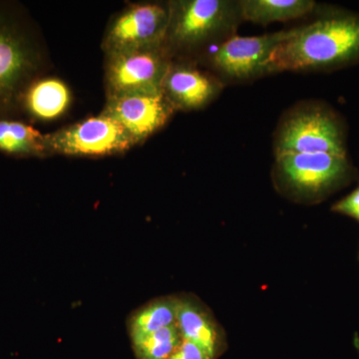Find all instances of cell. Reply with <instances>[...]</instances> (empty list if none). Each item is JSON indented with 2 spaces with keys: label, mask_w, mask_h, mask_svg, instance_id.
<instances>
[{
  "label": "cell",
  "mask_w": 359,
  "mask_h": 359,
  "mask_svg": "<svg viewBox=\"0 0 359 359\" xmlns=\"http://www.w3.org/2000/svg\"><path fill=\"white\" fill-rule=\"evenodd\" d=\"M175 112L173 105L161 91L108 97L102 113L121 125L137 145L162 129Z\"/></svg>",
  "instance_id": "30bf717a"
},
{
  "label": "cell",
  "mask_w": 359,
  "mask_h": 359,
  "mask_svg": "<svg viewBox=\"0 0 359 359\" xmlns=\"http://www.w3.org/2000/svg\"><path fill=\"white\" fill-rule=\"evenodd\" d=\"M294 28L259 36H236L203 56L205 65L224 85L244 84L271 74L269 61Z\"/></svg>",
  "instance_id": "8992f818"
},
{
  "label": "cell",
  "mask_w": 359,
  "mask_h": 359,
  "mask_svg": "<svg viewBox=\"0 0 359 359\" xmlns=\"http://www.w3.org/2000/svg\"><path fill=\"white\" fill-rule=\"evenodd\" d=\"M359 61V15L321 16L294 33L273 52L269 72H311Z\"/></svg>",
  "instance_id": "6da1fadb"
},
{
  "label": "cell",
  "mask_w": 359,
  "mask_h": 359,
  "mask_svg": "<svg viewBox=\"0 0 359 359\" xmlns=\"http://www.w3.org/2000/svg\"><path fill=\"white\" fill-rule=\"evenodd\" d=\"M165 47L173 59L204 56L237 35L244 22L240 0H173L168 2Z\"/></svg>",
  "instance_id": "7a4b0ae2"
},
{
  "label": "cell",
  "mask_w": 359,
  "mask_h": 359,
  "mask_svg": "<svg viewBox=\"0 0 359 359\" xmlns=\"http://www.w3.org/2000/svg\"><path fill=\"white\" fill-rule=\"evenodd\" d=\"M177 294L163 295L151 299L130 314L127 328L130 339L152 334L177 323Z\"/></svg>",
  "instance_id": "2e32d148"
},
{
  "label": "cell",
  "mask_w": 359,
  "mask_h": 359,
  "mask_svg": "<svg viewBox=\"0 0 359 359\" xmlns=\"http://www.w3.org/2000/svg\"><path fill=\"white\" fill-rule=\"evenodd\" d=\"M224 87L218 78L200 69L193 60L173 59L162 90L175 110L195 111L216 100Z\"/></svg>",
  "instance_id": "8fae6325"
},
{
  "label": "cell",
  "mask_w": 359,
  "mask_h": 359,
  "mask_svg": "<svg viewBox=\"0 0 359 359\" xmlns=\"http://www.w3.org/2000/svg\"><path fill=\"white\" fill-rule=\"evenodd\" d=\"M332 211L346 215L359 222V186L353 193L334 204Z\"/></svg>",
  "instance_id": "d6986e66"
},
{
  "label": "cell",
  "mask_w": 359,
  "mask_h": 359,
  "mask_svg": "<svg viewBox=\"0 0 359 359\" xmlns=\"http://www.w3.org/2000/svg\"><path fill=\"white\" fill-rule=\"evenodd\" d=\"M0 153L13 158L49 156L45 134L16 118H0Z\"/></svg>",
  "instance_id": "5bb4252c"
},
{
  "label": "cell",
  "mask_w": 359,
  "mask_h": 359,
  "mask_svg": "<svg viewBox=\"0 0 359 359\" xmlns=\"http://www.w3.org/2000/svg\"><path fill=\"white\" fill-rule=\"evenodd\" d=\"M173 57L165 45L106 54L108 97L133 92H161Z\"/></svg>",
  "instance_id": "ba28073f"
},
{
  "label": "cell",
  "mask_w": 359,
  "mask_h": 359,
  "mask_svg": "<svg viewBox=\"0 0 359 359\" xmlns=\"http://www.w3.org/2000/svg\"><path fill=\"white\" fill-rule=\"evenodd\" d=\"M71 103L67 85L58 78L39 77L33 80L20 99V114L39 121H50L65 114Z\"/></svg>",
  "instance_id": "4fadbf2b"
},
{
  "label": "cell",
  "mask_w": 359,
  "mask_h": 359,
  "mask_svg": "<svg viewBox=\"0 0 359 359\" xmlns=\"http://www.w3.org/2000/svg\"><path fill=\"white\" fill-rule=\"evenodd\" d=\"M177 325L184 339L202 346L215 359L228 348L226 332L211 309L193 294H178Z\"/></svg>",
  "instance_id": "7c38bea8"
},
{
  "label": "cell",
  "mask_w": 359,
  "mask_h": 359,
  "mask_svg": "<svg viewBox=\"0 0 359 359\" xmlns=\"http://www.w3.org/2000/svg\"><path fill=\"white\" fill-rule=\"evenodd\" d=\"M243 20L268 25L304 18L316 7L313 0H240Z\"/></svg>",
  "instance_id": "9a60e30c"
},
{
  "label": "cell",
  "mask_w": 359,
  "mask_h": 359,
  "mask_svg": "<svg viewBox=\"0 0 359 359\" xmlns=\"http://www.w3.org/2000/svg\"><path fill=\"white\" fill-rule=\"evenodd\" d=\"M130 339L136 359H170L184 340L177 323Z\"/></svg>",
  "instance_id": "e0dca14e"
},
{
  "label": "cell",
  "mask_w": 359,
  "mask_h": 359,
  "mask_svg": "<svg viewBox=\"0 0 359 359\" xmlns=\"http://www.w3.org/2000/svg\"><path fill=\"white\" fill-rule=\"evenodd\" d=\"M275 157L325 153L346 156L344 133L337 118L320 104L302 102L287 110L273 134Z\"/></svg>",
  "instance_id": "5b68a950"
},
{
  "label": "cell",
  "mask_w": 359,
  "mask_h": 359,
  "mask_svg": "<svg viewBox=\"0 0 359 359\" xmlns=\"http://www.w3.org/2000/svg\"><path fill=\"white\" fill-rule=\"evenodd\" d=\"M170 359H215L202 346L184 339Z\"/></svg>",
  "instance_id": "ac0fdd59"
},
{
  "label": "cell",
  "mask_w": 359,
  "mask_h": 359,
  "mask_svg": "<svg viewBox=\"0 0 359 359\" xmlns=\"http://www.w3.org/2000/svg\"><path fill=\"white\" fill-rule=\"evenodd\" d=\"M346 156L309 153L276 157L271 179L283 197L302 205L325 199L348 178Z\"/></svg>",
  "instance_id": "277c9868"
},
{
  "label": "cell",
  "mask_w": 359,
  "mask_h": 359,
  "mask_svg": "<svg viewBox=\"0 0 359 359\" xmlns=\"http://www.w3.org/2000/svg\"><path fill=\"white\" fill-rule=\"evenodd\" d=\"M169 25V7L154 2L133 4L113 18L103 40L106 54L162 46Z\"/></svg>",
  "instance_id": "9c48e42d"
},
{
  "label": "cell",
  "mask_w": 359,
  "mask_h": 359,
  "mask_svg": "<svg viewBox=\"0 0 359 359\" xmlns=\"http://www.w3.org/2000/svg\"><path fill=\"white\" fill-rule=\"evenodd\" d=\"M36 33L22 7L0 1V118L20 114V99L43 70Z\"/></svg>",
  "instance_id": "3957f363"
},
{
  "label": "cell",
  "mask_w": 359,
  "mask_h": 359,
  "mask_svg": "<svg viewBox=\"0 0 359 359\" xmlns=\"http://www.w3.org/2000/svg\"><path fill=\"white\" fill-rule=\"evenodd\" d=\"M45 140L49 156L71 157L123 154L136 145L121 125L103 113L45 134Z\"/></svg>",
  "instance_id": "52a82bcc"
}]
</instances>
